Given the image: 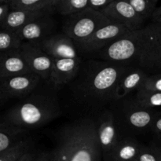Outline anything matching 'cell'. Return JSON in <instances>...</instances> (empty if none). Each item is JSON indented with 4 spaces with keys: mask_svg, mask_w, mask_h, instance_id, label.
I'll use <instances>...</instances> for the list:
<instances>
[{
    "mask_svg": "<svg viewBox=\"0 0 161 161\" xmlns=\"http://www.w3.org/2000/svg\"><path fill=\"white\" fill-rule=\"evenodd\" d=\"M114 118L119 139L150 132L156 117L160 113L148 109L138 104L135 94L115 100L108 107Z\"/></svg>",
    "mask_w": 161,
    "mask_h": 161,
    "instance_id": "cell-4",
    "label": "cell"
},
{
    "mask_svg": "<svg viewBox=\"0 0 161 161\" xmlns=\"http://www.w3.org/2000/svg\"><path fill=\"white\" fill-rule=\"evenodd\" d=\"M142 88L161 93V73L149 75L143 83Z\"/></svg>",
    "mask_w": 161,
    "mask_h": 161,
    "instance_id": "cell-28",
    "label": "cell"
},
{
    "mask_svg": "<svg viewBox=\"0 0 161 161\" xmlns=\"http://www.w3.org/2000/svg\"><path fill=\"white\" fill-rule=\"evenodd\" d=\"M142 143L136 138L127 137L118 142L112 161H135L138 158Z\"/></svg>",
    "mask_w": 161,
    "mask_h": 161,
    "instance_id": "cell-19",
    "label": "cell"
},
{
    "mask_svg": "<svg viewBox=\"0 0 161 161\" xmlns=\"http://www.w3.org/2000/svg\"><path fill=\"white\" fill-rule=\"evenodd\" d=\"M38 161H53L50 154L42 153L38 157Z\"/></svg>",
    "mask_w": 161,
    "mask_h": 161,
    "instance_id": "cell-33",
    "label": "cell"
},
{
    "mask_svg": "<svg viewBox=\"0 0 161 161\" xmlns=\"http://www.w3.org/2000/svg\"><path fill=\"white\" fill-rule=\"evenodd\" d=\"M38 157H39V156H38ZM38 157H37V158H36V160H35V161H38Z\"/></svg>",
    "mask_w": 161,
    "mask_h": 161,
    "instance_id": "cell-36",
    "label": "cell"
},
{
    "mask_svg": "<svg viewBox=\"0 0 161 161\" xmlns=\"http://www.w3.org/2000/svg\"><path fill=\"white\" fill-rule=\"evenodd\" d=\"M8 97H6V94L3 93V91H2L1 87H0V105H3V103H4L5 102H6V101L8 100Z\"/></svg>",
    "mask_w": 161,
    "mask_h": 161,
    "instance_id": "cell-34",
    "label": "cell"
},
{
    "mask_svg": "<svg viewBox=\"0 0 161 161\" xmlns=\"http://www.w3.org/2000/svg\"><path fill=\"white\" fill-rule=\"evenodd\" d=\"M11 10L40 11L54 7L57 0H6Z\"/></svg>",
    "mask_w": 161,
    "mask_h": 161,
    "instance_id": "cell-21",
    "label": "cell"
},
{
    "mask_svg": "<svg viewBox=\"0 0 161 161\" xmlns=\"http://www.w3.org/2000/svg\"><path fill=\"white\" fill-rule=\"evenodd\" d=\"M58 22L53 16H47L35 20L17 31L22 42H39L56 34Z\"/></svg>",
    "mask_w": 161,
    "mask_h": 161,
    "instance_id": "cell-15",
    "label": "cell"
},
{
    "mask_svg": "<svg viewBox=\"0 0 161 161\" xmlns=\"http://www.w3.org/2000/svg\"><path fill=\"white\" fill-rule=\"evenodd\" d=\"M139 53L140 36L138 30L125 35L97 53L91 55L89 59L136 64Z\"/></svg>",
    "mask_w": 161,
    "mask_h": 161,
    "instance_id": "cell-7",
    "label": "cell"
},
{
    "mask_svg": "<svg viewBox=\"0 0 161 161\" xmlns=\"http://www.w3.org/2000/svg\"><path fill=\"white\" fill-rule=\"evenodd\" d=\"M135 97L139 105L148 109L154 110L161 107V93L139 88L135 92Z\"/></svg>",
    "mask_w": 161,
    "mask_h": 161,
    "instance_id": "cell-23",
    "label": "cell"
},
{
    "mask_svg": "<svg viewBox=\"0 0 161 161\" xmlns=\"http://www.w3.org/2000/svg\"><path fill=\"white\" fill-rule=\"evenodd\" d=\"M9 10H10V9H9V5L6 3V0H3V3L0 4V28L3 25Z\"/></svg>",
    "mask_w": 161,
    "mask_h": 161,
    "instance_id": "cell-30",
    "label": "cell"
},
{
    "mask_svg": "<svg viewBox=\"0 0 161 161\" xmlns=\"http://www.w3.org/2000/svg\"><path fill=\"white\" fill-rule=\"evenodd\" d=\"M150 133L153 135L154 138L160 144L158 146L161 148V113H159L158 116L156 117L151 127Z\"/></svg>",
    "mask_w": 161,
    "mask_h": 161,
    "instance_id": "cell-29",
    "label": "cell"
},
{
    "mask_svg": "<svg viewBox=\"0 0 161 161\" xmlns=\"http://www.w3.org/2000/svg\"><path fill=\"white\" fill-rule=\"evenodd\" d=\"M37 157L38 156H36L34 153H32L29 149L24 154H22L16 161H35Z\"/></svg>",
    "mask_w": 161,
    "mask_h": 161,
    "instance_id": "cell-31",
    "label": "cell"
},
{
    "mask_svg": "<svg viewBox=\"0 0 161 161\" xmlns=\"http://www.w3.org/2000/svg\"><path fill=\"white\" fill-rule=\"evenodd\" d=\"M22 42L17 33L0 28V52L19 49Z\"/></svg>",
    "mask_w": 161,
    "mask_h": 161,
    "instance_id": "cell-25",
    "label": "cell"
},
{
    "mask_svg": "<svg viewBox=\"0 0 161 161\" xmlns=\"http://www.w3.org/2000/svg\"><path fill=\"white\" fill-rule=\"evenodd\" d=\"M56 14L55 8L40 11L9 10L1 28L9 31L17 32L25 25L47 16H53Z\"/></svg>",
    "mask_w": 161,
    "mask_h": 161,
    "instance_id": "cell-18",
    "label": "cell"
},
{
    "mask_svg": "<svg viewBox=\"0 0 161 161\" xmlns=\"http://www.w3.org/2000/svg\"><path fill=\"white\" fill-rule=\"evenodd\" d=\"M35 43L53 59L82 58L75 42L63 32L56 33L47 39Z\"/></svg>",
    "mask_w": 161,
    "mask_h": 161,
    "instance_id": "cell-12",
    "label": "cell"
},
{
    "mask_svg": "<svg viewBox=\"0 0 161 161\" xmlns=\"http://www.w3.org/2000/svg\"><path fill=\"white\" fill-rule=\"evenodd\" d=\"M151 23L161 24V6L157 7V9L154 11L151 17Z\"/></svg>",
    "mask_w": 161,
    "mask_h": 161,
    "instance_id": "cell-32",
    "label": "cell"
},
{
    "mask_svg": "<svg viewBox=\"0 0 161 161\" xmlns=\"http://www.w3.org/2000/svg\"><path fill=\"white\" fill-rule=\"evenodd\" d=\"M62 114L58 91L44 81L30 95L21 99L7 112L6 120L20 128L33 129L45 126Z\"/></svg>",
    "mask_w": 161,
    "mask_h": 161,
    "instance_id": "cell-3",
    "label": "cell"
},
{
    "mask_svg": "<svg viewBox=\"0 0 161 161\" xmlns=\"http://www.w3.org/2000/svg\"><path fill=\"white\" fill-rule=\"evenodd\" d=\"M112 23L101 11L89 8L65 17L62 24V32L77 44L87 39L97 29Z\"/></svg>",
    "mask_w": 161,
    "mask_h": 161,
    "instance_id": "cell-5",
    "label": "cell"
},
{
    "mask_svg": "<svg viewBox=\"0 0 161 161\" xmlns=\"http://www.w3.org/2000/svg\"><path fill=\"white\" fill-rule=\"evenodd\" d=\"M20 49L33 73L37 74L44 81H50L53 58L42 51L35 42H22Z\"/></svg>",
    "mask_w": 161,
    "mask_h": 161,
    "instance_id": "cell-13",
    "label": "cell"
},
{
    "mask_svg": "<svg viewBox=\"0 0 161 161\" xmlns=\"http://www.w3.org/2000/svg\"><path fill=\"white\" fill-rule=\"evenodd\" d=\"M132 64L83 60L78 74L64 87L82 116H96L115 101L121 77Z\"/></svg>",
    "mask_w": 161,
    "mask_h": 161,
    "instance_id": "cell-1",
    "label": "cell"
},
{
    "mask_svg": "<svg viewBox=\"0 0 161 161\" xmlns=\"http://www.w3.org/2000/svg\"><path fill=\"white\" fill-rule=\"evenodd\" d=\"M54 8L56 14L68 17L91 8V0H57Z\"/></svg>",
    "mask_w": 161,
    "mask_h": 161,
    "instance_id": "cell-22",
    "label": "cell"
},
{
    "mask_svg": "<svg viewBox=\"0 0 161 161\" xmlns=\"http://www.w3.org/2000/svg\"><path fill=\"white\" fill-rule=\"evenodd\" d=\"M138 161H161V148L156 144L150 146L142 144Z\"/></svg>",
    "mask_w": 161,
    "mask_h": 161,
    "instance_id": "cell-27",
    "label": "cell"
},
{
    "mask_svg": "<svg viewBox=\"0 0 161 161\" xmlns=\"http://www.w3.org/2000/svg\"><path fill=\"white\" fill-rule=\"evenodd\" d=\"M26 130L0 119V153L5 152L25 139Z\"/></svg>",
    "mask_w": 161,
    "mask_h": 161,
    "instance_id": "cell-20",
    "label": "cell"
},
{
    "mask_svg": "<svg viewBox=\"0 0 161 161\" xmlns=\"http://www.w3.org/2000/svg\"><path fill=\"white\" fill-rule=\"evenodd\" d=\"M83 58L53 59L50 83L59 92L74 80L80 69Z\"/></svg>",
    "mask_w": 161,
    "mask_h": 161,
    "instance_id": "cell-14",
    "label": "cell"
},
{
    "mask_svg": "<svg viewBox=\"0 0 161 161\" xmlns=\"http://www.w3.org/2000/svg\"><path fill=\"white\" fill-rule=\"evenodd\" d=\"M3 0H0V4H1V3H3Z\"/></svg>",
    "mask_w": 161,
    "mask_h": 161,
    "instance_id": "cell-35",
    "label": "cell"
},
{
    "mask_svg": "<svg viewBox=\"0 0 161 161\" xmlns=\"http://www.w3.org/2000/svg\"><path fill=\"white\" fill-rule=\"evenodd\" d=\"M140 53L136 65L152 74L161 73V24L149 23L139 30Z\"/></svg>",
    "mask_w": 161,
    "mask_h": 161,
    "instance_id": "cell-6",
    "label": "cell"
},
{
    "mask_svg": "<svg viewBox=\"0 0 161 161\" xmlns=\"http://www.w3.org/2000/svg\"><path fill=\"white\" fill-rule=\"evenodd\" d=\"M43 82L40 76L32 72L0 80V87L8 98L24 99Z\"/></svg>",
    "mask_w": 161,
    "mask_h": 161,
    "instance_id": "cell-11",
    "label": "cell"
},
{
    "mask_svg": "<svg viewBox=\"0 0 161 161\" xmlns=\"http://www.w3.org/2000/svg\"><path fill=\"white\" fill-rule=\"evenodd\" d=\"M130 32L131 31L122 25L112 23L97 29L87 39L75 46L81 54L90 57Z\"/></svg>",
    "mask_w": 161,
    "mask_h": 161,
    "instance_id": "cell-8",
    "label": "cell"
},
{
    "mask_svg": "<svg viewBox=\"0 0 161 161\" xmlns=\"http://www.w3.org/2000/svg\"><path fill=\"white\" fill-rule=\"evenodd\" d=\"M149 74L136 64H132L121 77L115 94V100L124 98L142 86Z\"/></svg>",
    "mask_w": 161,
    "mask_h": 161,
    "instance_id": "cell-17",
    "label": "cell"
},
{
    "mask_svg": "<svg viewBox=\"0 0 161 161\" xmlns=\"http://www.w3.org/2000/svg\"><path fill=\"white\" fill-rule=\"evenodd\" d=\"M135 161H138V160H135Z\"/></svg>",
    "mask_w": 161,
    "mask_h": 161,
    "instance_id": "cell-37",
    "label": "cell"
},
{
    "mask_svg": "<svg viewBox=\"0 0 161 161\" xmlns=\"http://www.w3.org/2000/svg\"><path fill=\"white\" fill-rule=\"evenodd\" d=\"M127 2L145 21L151 20L157 9V0H127Z\"/></svg>",
    "mask_w": 161,
    "mask_h": 161,
    "instance_id": "cell-24",
    "label": "cell"
},
{
    "mask_svg": "<svg viewBox=\"0 0 161 161\" xmlns=\"http://www.w3.org/2000/svg\"><path fill=\"white\" fill-rule=\"evenodd\" d=\"M32 73L20 49L0 52V80Z\"/></svg>",
    "mask_w": 161,
    "mask_h": 161,
    "instance_id": "cell-16",
    "label": "cell"
},
{
    "mask_svg": "<svg viewBox=\"0 0 161 161\" xmlns=\"http://www.w3.org/2000/svg\"><path fill=\"white\" fill-rule=\"evenodd\" d=\"M99 142L104 161H112L113 153L119 141L114 118L109 108H106L96 116Z\"/></svg>",
    "mask_w": 161,
    "mask_h": 161,
    "instance_id": "cell-9",
    "label": "cell"
},
{
    "mask_svg": "<svg viewBox=\"0 0 161 161\" xmlns=\"http://www.w3.org/2000/svg\"><path fill=\"white\" fill-rule=\"evenodd\" d=\"M29 149L30 142L25 138L8 150L0 153V161H16Z\"/></svg>",
    "mask_w": 161,
    "mask_h": 161,
    "instance_id": "cell-26",
    "label": "cell"
},
{
    "mask_svg": "<svg viewBox=\"0 0 161 161\" xmlns=\"http://www.w3.org/2000/svg\"><path fill=\"white\" fill-rule=\"evenodd\" d=\"M113 23L119 24L130 30L135 31L144 28L145 20L135 12L131 5L127 1H114L101 10Z\"/></svg>",
    "mask_w": 161,
    "mask_h": 161,
    "instance_id": "cell-10",
    "label": "cell"
},
{
    "mask_svg": "<svg viewBox=\"0 0 161 161\" xmlns=\"http://www.w3.org/2000/svg\"><path fill=\"white\" fill-rule=\"evenodd\" d=\"M53 161H102V152L94 116H82L63 126L50 154Z\"/></svg>",
    "mask_w": 161,
    "mask_h": 161,
    "instance_id": "cell-2",
    "label": "cell"
}]
</instances>
